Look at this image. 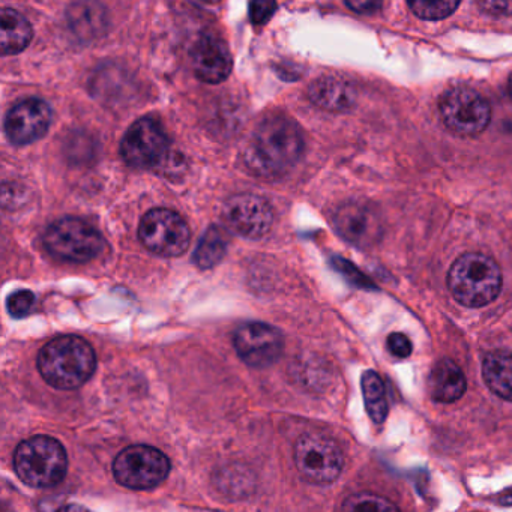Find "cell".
<instances>
[{
  "label": "cell",
  "mask_w": 512,
  "mask_h": 512,
  "mask_svg": "<svg viewBox=\"0 0 512 512\" xmlns=\"http://www.w3.org/2000/svg\"><path fill=\"white\" fill-rule=\"evenodd\" d=\"M388 349L397 358H407L412 353V341L406 335L394 332L388 337Z\"/></svg>",
  "instance_id": "obj_26"
},
{
  "label": "cell",
  "mask_w": 512,
  "mask_h": 512,
  "mask_svg": "<svg viewBox=\"0 0 512 512\" xmlns=\"http://www.w3.org/2000/svg\"><path fill=\"white\" fill-rule=\"evenodd\" d=\"M139 238L157 256L178 257L190 247V226L172 209H152L140 221Z\"/></svg>",
  "instance_id": "obj_9"
},
{
  "label": "cell",
  "mask_w": 512,
  "mask_h": 512,
  "mask_svg": "<svg viewBox=\"0 0 512 512\" xmlns=\"http://www.w3.org/2000/svg\"><path fill=\"white\" fill-rule=\"evenodd\" d=\"M227 226L248 239H259L271 230L274 211L263 197L257 194H236L223 208Z\"/></svg>",
  "instance_id": "obj_13"
},
{
  "label": "cell",
  "mask_w": 512,
  "mask_h": 512,
  "mask_svg": "<svg viewBox=\"0 0 512 512\" xmlns=\"http://www.w3.org/2000/svg\"><path fill=\"white\" fill-rule=\"evenodd\" d=\"M304 152L298 124L283 115L266 118L251 136L245 163L256 175L275 178L292 169Z\"/></svg>",
  "instance_id": "obj_1"
},
{
  "label": "cell",
  "mask_w": 512,
  "mask_h": 512,
  "mask_svg": "<svg viewBox=\"0 0 512 512\" xmlns=\"http://www.w3.org/2000/svg\"><path fill=\"white\" fill-rule=\"evenodd\" d=\"M14 469L19 478L31 487H55L67 475V451L53 437H31L16 449Z\"/></svg>",
  "instance_id": "obj_4"
},
{
  "label": "cell",
  "mask_w": 512,
  "mask_h": 512,
  "mask_svg": "<svg viewBox=\"0 0 512 512\" xmlns=\"http://www.w3.org/2000/svg\"><path fill=\"white\" fill-rule=\"evenodd\" d=\"M439 113L445 127L461 137L479 136L491 121V107L484 95L467 86L446 91L439 101Z\"/></svg>",
  "instance_id": "obj_6"
},
{
  "label": "cell",
  "mask_w": 512,
  "mask_h": 512,
  "mask_svg": "<svg viewBox=\"0 0 512 512\" xmlns=\"http://www.w3.org/2000/svg\"><path fill=\"white\" fill-rule=\"evenodd\" d=\"M361 386L368 415L373 419L374 424H383L389 410L385 383L376 371L370 370L362 374Z\"/></svg>",
  "instance_id": "obj_20"
},
{
  "label": "cell",
  "mask_w": 512,
  "mask_h": 512,
  "mask_svg": "<svg viewBox=\"0 0 512 512\" xmlns=\"http://www.w3.org/2000/svg\"><path fill=\"white\" fill-rule=\"evenodd\" d=\"M44 245L56 259L86 263L97 259L104 248V239L91 224L76 217H65L50 224L44 233Z\"/></svg>",
  "instance_id": "obj_5"
},
{
  "label": "cell",
  "mask_w": 512,
  "mask_h": 512,
  "mask_svg": "<svg viewBox=\"0 0 512 512\" xmlns=\"http://www.w3.org/2000/svg\"><path fill=\"white\" fill-rule=\"evenodd\" d=\"M34 305V293L29 292V290H19V292L13 293V295L8 298V313L16 317V319H22V317L31 314V311L34 310Z\"/></svg>",
  "instance_id": "obj_24"
},
{
  "label": "cell",
  "mask_w": 512,
  "mask_h": 512,
  "mask_svg": "<svg viewBox=\"0 0 512 512\" xmlns=\"http://www.w3.org/2000/svg\"><path fill=\"white\" fill-rule=\"evenodd\" d=\"M227 253V236L220 227L211 226L200 239L194 251V263L200 269H211L224 259Z\"/></svg>",
  "instance_id": "obj_21"
},
{
  "label": "cell",
  "mask_w": 512,
  "mask_h": 512,
  "mask_svg": "<svg viewBox=\"0 0 512 512\" xmlns=\"http://www.w3.org/2000/svg\"><path fill=\"white\" fill-rule=\"evenodd\" d=\"M500 503H503V505H512V491H506L505 494H502L500 496Z\"/></svg>",
  "instance_id": "obj_29"
},
{
  "label": "cell",
  "mask_w": 512,
  "mask_h": 512,
  "mask_svg": "<svg viewBox=\"0 0 512 512\" xmlns=\"http://www.w3.org/2000/svg\"><path fill=\"white\" fill-rule=\"evenodd\" d=\"M407 5L419 19L428 20V22H439V20L452 16L454 11L460 7V2H452V0L422 2V0H416V2H409Z\"/></svg>",
  "instance_id": "obj_23"
},
{
  "label": "cell",
  "mask_w": 512,
  "mask_h": 512,
  "mask_svg": "<svg viewBox=\"0 0 512 512\" xmlns=\"http://www.w3.org/2000/svg\"><path fill=\"white\" fill-rule=\"evenodd\" d=\"M341 512H400L397 506L386 499L373 493H358L347 497L341 506Z\"/></svg>",
  "instance_id": "obj_22"
},
{
  "label": "cell",
  "mask_w": 512,
  "mask_h": 512,
  "mask_svg": "<svg viewBox=\"0 0 512 512\" xmlns=\"http://www.w3.org/2000/svg\"><path fill=\"white\" fill-rule=\"evenodd\" d=\"M191 65L197 79L209 85H218L232 73V55L223 40L205 35L194 43Z\"/></svg>",
  "instance_id": "obj_15"
},
{
  "label": "cell",
  "mask_w": 512,
  "mask_h": 512,
  "mask_svg": "<svg viewBox=\"0 0 512 512\" xmlns=\"http://www.w3.org/2000/svg\"><path fill=\"white\" fill-rule=\"evenodd\" d=\"M346 5L350 10L356 11V13L359 14H373L382 7V5L373 2V0H367V2H364V0H362V2L361 0H356V2H347Z\"/></svg>",
  "instance_id": "obj_28"
},
{
  "label": "cell",
  "mask_w": 512,
  "mask_h": 512,
  "mask_svg": "<svg viewBox=\"0 0 512 512\" xmlns=\"http://www.w3.org/2000/svg\"><path fill=\"white\" fill-rule=\"evenodd\" d=\"M295 463L302 478L313 484H331L340 476L344 455L338 443L323 433H307L295 446Z\"/></svg>",
  "instance_id": "obj_7"
},
{
  "label": "cell",
  "mask_w": 512,
  "mask_h": 512,
  "mask_svg": "<svg viewBox=\"0 0 512 512\" xmlns=\"http://www.w3.org/2000/svg\"><path fill=\"white\" fill-rule=\"evenodd\" d=\"M335 230L349 244L367 250L379 244L385 227L376 206L361 200H350L335 211Z\"/></svg>",
  "instance_id": "obj_11"
},
{
  "label": "cell",
  "mask_w": 512,
  "mask_h": 512,
  "mask_svg": "<svg viewBox=\"0 0 512 512\" xmlns=\"http://www.w3.org/2000/svg\"><path fill=\"white\" fill-rule=\"evenodd\" d=\"M482 376L497 397L512 401V353L496 350L485 356Z\"/></svg>",
  "instance_id": "obj_19"
},
{
  "label": "cell",
  "mask_w": 512,
  "mask_h": 512,
  "mask_svg": "<svg viewBox=\"0 0 512 512\" xmlns=\"http://www.w3.org/2000/svg\"><path fill=\"white\" fill-rule=\"evenodd\" d=\"M431 397L439 403H454L466 392V377L451 359H442L430 374Z\"/></svg>",
  "instance_id": "obj_17"
},
{
  "label": "cell",
  "mask_w": 512,
  "mask_h": 512,
  "mask_svg": "<svg viewBox=\"0 0 512 512\" xmlns=\"http://www.w3.org/2000/svg\"><path fill=\"white\" fill-rule=\"evenodd\" d=\"M65 512H91L82 505H70Z\"/></svg>",
  "instance_id": "obj_30"
},
{
  "label": "cell",
  "mask_w": 512,
  "mask_h": 512,
  "mask_svg": "<svg viewBox=\"0 0 512 512\" xmlns=\"http://www.w3.org/2000/svg\"><path fill=\"white\" fill-rule=\"evenodd\" d=\"M500 266L493 257L467 253L452 263L448 272V287L458 304L481 308L491 304L502 290Z\"/></svg>",
  "instance_id": "obj_3"
},
{
  "label": "cell",
  "mask_w": 512,
  "mask_h": 512,
  "mask_svg": "<svg viewBox=\"0 0 512 512\" xmlns=\"http://www.w3.org/2000/svg\"><path fill=\"white\" fill-rule=\"evenodd\" d=\"M121 157L136 169H157L169 160L170 142L158 121L142 118L134 122L121 142Z\"/></svg>",
  "instance_id": "obj_10"
},
{
  "label": "cell",
  "mask_w": 512,
  "mask_h": 512,
  "mask_svg": "<svg viewBox=\"0 0 512 512\" xmlns=\"http://www.w3.org/2000/svg\"><path fill=\"white\" fill-rule=\"evenodd\" d=\"M508 94H509V98H511V101H512V74H511V76H509V80H508Z\"/></svg>",
  "instance_id": "obj_31"
},
{
  "label": "cell",
  "mask_w": 512,
  "mask_h": 512,
  "mask_svg": "<svg viewBox=\"0 0 512 512\" xmlns=\"http://www.w3.org/2000/svg\"><path fill=\"white\" fill-rule=\"evenodd\" d=\"M52 118V109L46 101L28 98L17 103L8 112L5 118V133L14 145H31L49 131Z\"/></svg>",
  "instance_id": "obj_14"
},
{
  "label": "cell",
  "mask_w": 512,
  "mask_h": 512,
  "mask_svg": "<svg viewBox=\"0 0 512 512\" xmlns=\"http://www.w3.org/2000/svg\"><path fill=\"white\" fill-rule=\"evenodd\" d=\"M311 103L328 112H346L356 101L352 83L338 76H322L308 88Z\"/></svg>",
  "instance_id": "obj_16"
},
{
  "label": "cell",
  "mask_w": 512,
  "mask_h": 512,
  "mask_svg": "<svg viewBox=\"0 0 512 512\" xmlns=\"http://www.w3.org/2000/svg\"><path fill=\"white\" fill-rule=\"evenodd\" d=\"M478 7L490 16H512V0L511 2H505V0L502 2H478Z\"/></svg>",
  "instance_id": "obj_27"
},
{
  "label": "cell",
  "mask_w": 512,
  "mask_h": 512,
  "mask_svg": "<svg viewBox=\"0 0 512 512\" xmlns=\"http://www.w3.org/2000/svg\"><path fill=\"white\" fill-rule=\"evenodd\" d=\"M34 31L31 23L19 11L4 8L0 13V46L2 55L22 53L31 44Z\"/></svg>",
  "instance_id": "obj_18"
},
{
  "label": "cell",
  "mask_w": 512,
  "mask_h": 512,
  "mask_svg": "<svg viewBox=\"0 0 512 512\" xmlns=\"http://www.w3.org/2000/svg\"><path fill=\"white\" fill-rule=\"evenodd\" d=\"M170 460L160 449L148 445L125 448L113 463L116 481L133 490L157 487L169 476Z\"/></svg>",
  "instance_id": "obj_8"
},
{
  "label": "cell",
  "mask_w": 512,
  "mask_h": 512,
  "mask_svg": "<svg viewBox=\"0 0 512 512\" xmlns=\"http://www.w3.org/2000/svg\"><path fill=\"white\" fill-rule=\"evenodd\" d=\"M38 370L53 388L71 391L94 376L97 355L88 341L77 335H64L41 349Z\"/></svg>",
  "instance_id": "obj_2"
},
{
  "label": "cell",
  "mask_w": 512,
  "mask_h": 512,
  "mask_svg": "<svg viewBox=\"0 0 512 512\" xmlns=\"http://www.w3.org/2000/svg\"><path fill=\"white\" fill-rule=\"evenodd\" d=\"M277 10L275 2H254L250 5V19L254 25H265Z\"/></svg>",
  "instance_id": "obj_25"
},
{
  "label": "cell",
  "mask_w": 512,
  "mask_h": 512,
  "mask_svg": "<svg viewBox=\"0 0 512 512\" xmlns=\"http://www.w3.org/2000/svg\"><path fill=\"white\" fill-rule=\"evenodd\" d=\"M233 344L239 358L250 367L265 368L275 364L283 355V334L274 326L248 322L233 334Z\"/></svg>",
  "instance_id": "obj_12"
}]
</instances>
